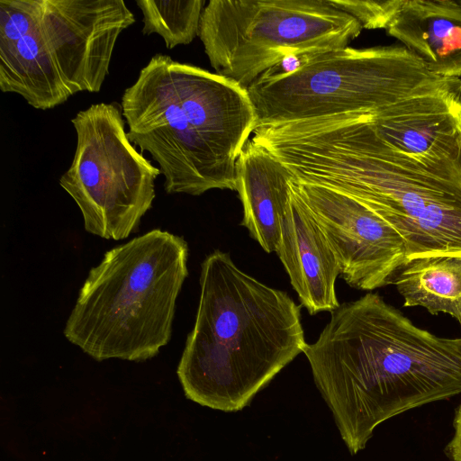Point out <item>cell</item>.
Listing matches in <instances>:
<instances>
[{
    "instance_id": "6da1fadb",
    "label": "cell",
    "mask_w": 461,
    "mask_h": 461,
    "mask_svg": "<svg viewBox=\"0 0 461 461\" xmlns=\"http://www.w3.org/2000/svg\"><path fill=\"white\" fill-rule=\"evenodd\" d=\"M361 112L277 125L268 152L294 178L346 193L402 237L407 259L461 257V134L422 157L401 152Z\"/></svg>"
},
{
    "instance_id": "7a4b0ae2",
    "label": "cell",
    "mask_w": 461,
    "mask_h": 461,
    "mask_svg": "<svg viewBox=\"0 0 461 461\" xmlns=\"http://www.w3.org/2000/svg\"><path fill=\"white\" fill-rule=\"evenodd\" d=\"M303 353L351 455L384 421L461 393V337L419 328L376 293L331 312Z\"/></svg>"
},
{
    "instance_id": "3957f363",
    "label": "cell",
    "mask_w": 461,
    "mask_h": 461,
    "mask_svg": "<svg viewBox=\"0 0 461 461\" xmlns=\"http://www.w3.org/2000/svg\"><path fill=\"white\" fill-rule=\"evenodd\" d=\"M200 287L195 322L176 374L187 399L239 411L303 352L301 308L221 250L203 261Z\"/></svg>"
},
{
    "instance_id": "277c9868",
    "label": "cell",
    "mask_w": 461,
    "mask_h": 461,
    "mask_svg": "<svg viewBox=\"0 0 461 461\" xmlns=\"http://www.w3.org/2000/svg\"><path fill=\"white\" fill-rule=\"evenodd\" d=\"M121 108L130 141L158 163L167 194L236 191L237 161L258 124L247 89L158 53Z\"/></svg>"
},
{
    "instance_id": "5b68a950",
    "label": "cell",
    "mask_w": 461,
    "mask_h": 461,
    "mask_svg": "<svg viewBox=\"0 0 461 461\" xmlns=\"http://www.w3.org/2000/svg\"><path fill=\"white\" fill-rule=\"evenodd\" d=\"M187 258L185 239L160 229L108 250L79 291L66 339L96 361L154 357L170 340Z\"/></svg>"
},
{
    "instance_id": "8992f818",
    "label": "cell",
    "mask_w": 461,
    "mask_h": 461,
    "mask_svg": "<svg viewBox=\"0 0 461 461\" xmlns=\"http://www.w3.org/2000/svg\"><path fill=\"white\" fill-rule=\"evenodd\" d=\"M134 22L122 0H1V91L38 110L98 93L119 36Z\"/></svg>"
},
{
    "instance_id": "52a82bcc",
    "label": "cell",
    "mask_w": 461,
    "mask_h": 461,
    "mask_svg": "<svg viewBox=\"0 0 461 461\" xmlns=\"http://www.w3.org/2000/svg\"><path fill=\"white\" fill-rule=\"evenodd\" d=\"M452 78L430 73L403 46L345 47L270 69L248 87L258 124L375 112Z\"/></svg>"
},
{
    "instance_id": "ba28073f",
    "label": "cell",
    "mask_w": 461,
    "mask_h": 461,
    "mask_svg": "<svg viewBox=\"0 0 461 461\" xmlns=\"http://www.w3.org/2000/svg\"><path fill=\"white\" fill-rule=\"evenodd\" d=\"M362 29L330 0H211L198 36L215 73L248 89L288 59L348 47Z\"/></svg>"
},
{
    "instance_id": "9c48e42d",
    "label": "cell",
    "mask_w": 461,
    "mask_h": 461,
    "mask_svg": "<svg viewBox=\"0 0 461 461\" xmlns=\"http://www.w3.org/2000/svg\"><path fill=\"white\" fill-rule=\"evenodd\" d=\"M71 122L76 150L59 185L78 206L87 232L124 240L152 207L160 170L130 141L119 104H92Z\"/></svg>"
},
{
    "instance_id": "30bf717a",
    "label": "cell",
    "mask_w": 461,
    "mask_h": 461,
    "mask_svg": "<svg viewBox=\"0 0 461 461\" xmlns=\"http://www.w3.org/2000/svg\"><path fill=\"white\" fill-rule=\"evenodd\" d=\"M289 185L323 232L348 285L366 291L392 285L407 260L405 242L392 225L346 193L294 178Z\"/></svg>"
},
{
    "instance_id": "8fae6325",
    "label": "cell",
    "mask_w": 461,
    "mask_h": 461,
    "mask_svg": "<svg viewBox=\"0 0 461 461\" xmlns=\"http://www.w3.org/2000/svg\"><path fill=\"white\" fill-rule=\"evenodd\" d=\"M301 304L312 315L340 304L335 283L339 267L328 240L302 199L290 188V202L276 250Z\"/></svg>"
},
{
    "instance_id": "7c38bea8",
    "label": "cell",
    "mask_w": 461,
    "mask_h": 461,
    "mask_svg": "<svg viewBox=\"0 0 461 461\" xmlns=\"http://www.w3.org/2000/svg\"><path fill=\"white\" fill-rule=\"evenodd\" d=\"M378 135L395 149L422 157L461 134V79L418 91L371 113Z\"/></svg>"
},
{
    "instance_id": "4fadbf2b",
    "label": "cell",
    "mask_w": 461,
    "mask_h": 461,
    "mask_svg": "<svg viewBox=\"0 0 461 461\" xmlns=\"http://www.w3.org/2000/svg\"><path fill=\"white\" fill-rule=\"evenodd\" d=\"M385 30L419 57L430 73L461 79L457 0H402Z\"/></svg>"
},
{
    "instance_id": "5bb4252c",
    "label": "cell",
    "mask_w": 461,
    "mask_h": 461,
    "mask_svg": "<svg viewBox=\"0 0 461 461\" xmlns=\"http://www.w3.org/2000/svg\"><path fill=\"white\" fill-rule=\"evenodd\" d=\"M289 169L251 139L236 165V191L243 205L241 225L267 252H276L290 202Z\"/></svg>"
},
{
    "instance_id": "9a60e30c",
    "label": "cell",
    "mask_w": 461,
    "mask_h": 461,
    "mask_svg": "<svg viewBox=\"0 0 461 461\" xmlns=\"http://www.w3.org/2000/svg\"><path fill=\"white\" fill-rule=\"evenodd\" d=\"M392 285L404 307L421 306L436 315L447 313L461 327V257L429 256L407 259Z\"/></svg>"
},
{
    "instance_id": "2e32d148",
    "label": "cell",
    "mask_w": 461,
    "mask_h": 461,
    "mask_svg": "<svg viewBox=\"0 0 461 461\" xmlns=\"http://www.w3.org/2000/svg\"><path fill=\"white\" fill-rule=\"evenodd\" d=\"M142 33L158 34L167 49L187 45L199 34L204 0H138Z\"/></svg>"
},
{
    "instance_id": "e0dca14e",
    "label": "cell",
    "mask_w": 461,
    "mask_h": 461,
    "mask_svg": "<svg viewBox=\"0 0 461 461\" xmlns=\"http://www.w3.org/2000/svg\"><path fill=\"white\" fill-rule=\"evenodd\" d=\"M402 0H330V4L354 17L363 28L386 29Z\"/></svg>"
},
{
    "instance_id": "ac0fdd59",
    "label": "cell",
    "mask_w": 461,
    "mask_h": 461,
    "mask_svg": "<svg viewBox=\"0 0 461 461\" xmlns=\"http://www.w3.org/2000/svg\"><path fill=\"white\" fill-rule=\"evenodd\" d=\"M453 434L444 448L449 461H461V402L456 406L453 417Z\"/></svg>"
},
{
    "instance_id": "d6986e66",
    "label": "cell",
    "mask_w": 461,
    "mask_h": 461,
    "mask_svg": "<svg viewBox=\"0 0 461 461\" xmlns=\"http://www.w3.org/2000/svg\"><path fill=\"white\" fill-rule=\"evenodd\" d=\"M457 1H458V3H460V4H461V0H457Z\"/></svg>"
}]
</instances>
